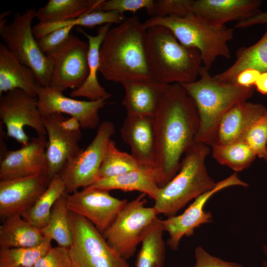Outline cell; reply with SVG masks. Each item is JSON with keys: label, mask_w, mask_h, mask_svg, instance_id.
Masks as SVG:
<instances>
[{"label": "cell", "mask_w": 267, "mask_h": 267, "mask_svg": "<svg viewBox=\"0 0 267 267\" xmlns=\"http://www.w3.org/2000/svg\"><path fill=\"white\" fill-rule=\"evenodd\" d=\"M199 126L193 100L182 85H168L154 117L155 171L160 187L178 173L183 155L195 141Z\"/></svg>", "instance_id": "6da1fadb"}, {"label": "cell", "mask_w": 267, "mask_h": 267, "mask_svg": "<svg viewBox=\"0 0 267 267\" xmlns=\"http://www.w3.org/2000/svg\"><path fill=\"white\" fill-rule=\"evenodd\" d=\"M146 30L133 16L108 30L99 51V72L104 79L122 85L152 79L145 50Z\"/></svg>", "instance_id": "7a4b0ae2"}, {"label": "cell", "mask_w": 267, "mask_h": 267, "mask_svg": "<svg viewBox=\"0 0 267 267\" xmlns=\"http://www.w3.org/2000/svg\"><path fill=\"white\" fill-rule=\"evenodd\" d=\"M145 50L151 78L164 85H181L195 81L202 67L199 51L181 44L168 29H147Z\"/></svg>", "instance_id": "3957f363"}, {"label": "cell", "mask_w": 267, "mask_h": 267, "mask_svg": "<svg viewBox=\"0 0 267 267\" xmlns=\"http://www.w3.org/2000/svg\"><path fill=\"white\" fill-rule=\"evenodd\" d=\"M182 86L193 100L199 115V126L195 141L211 147L215 143L222 117L232 107L251 98L254 88L220 81L203 65L198 79Z\"/></svg>", "instance_id": "277c9868"}, {"label": "cell", "mask_w": 267, "mask_h": 267, "mask_svg": "<svg viewBox=\"0 0 267 267\" xmlns=\"http://www.w3.org/2000/svg\"><path fill=\"white\" fill-rule=\"evenodd\" d=\"M209 146L195 141L183 155L175 177L160 187L154 208L158 214L174 216L190 201L216 184L205 164Z\"/></svg>", "instance_id": "5b68a950"}, {"label": "cell", "mask_w": 267, "mask_h": 267, "mask_svg": "<svg viewBox=\"0 0 267 267\" xmlns=\"http://www.w3.org/2000/svg\"><path fill=\"white\" fill-rule=\"evenodd\" d=\"M143 23L147 29L164 27L181 44L197 49L208 70L218 57H230L228 43L233 38V30L225 25H213L193 13L182 17H151Z\"/></svg>", "instance_id": "8992f818"}, {"label": "cell", "mask_w": 267, "mask_h": 267, "mask_svg": "<svg viewBox=\"0 0 267 267\" xmlns=\"http://www.w3.org/2000/svg\"><path fill=\"white\" fill-rule=\"evenodd\" d=\"M34 8L15 13L13 20H0V36L10 52L22 64L35 73L38 85L50 86L53 72L51 59L40 49L33 32L32 23L36 18Z\"/></svg>", "instance_id": "52a82bcc"}, {"label": "cell", "mask_w": 267, "mask_h": 267, "mask_svg": "<svg viewBox=\"0 0 267 267\" xmlns=\"http://www.w3.org/2000/svg\"><path fill=\"white\" fill-rule=\"evenodd\" d=\"M146 195L141 193L128 202L102 233L109 245L127 260L135 254L148 229L159 215L153 206H145Z\"/></svg>", "instance_id": "ba28073f"}, {"label": "cell", "mask_w": 267, "mask_h": 267, "mask_svg": "<svg viewBox=\"0 0 267 267\" xmlns=\"http://www.w3.org/2000/svg\"><path fill=\"white\" fill-rule=\"evenodd\" d=\"M72 243L69 248L72 267H131L86 218L69 211Z\"/></svg>", "instance_id": "9c48e42d"}, {"label": "cell", "mask_w": 267, "mask_h": 267, "mask_svg": "<svg viewBox=\"0 0 267 267\" xmlns=\"http://www.w3.org/2000/svg\"><path fill=\"white\" fill-rule=\"evenodd\" d=\"M115 133L111 122H103L89 144L67 163L58 174L66 185V193L71 194L80 187H88L98 179L106 146Z\"/></svg>", "instance_id": "30bf717a"}, {"label": "cell", "mask_w": 267, "mask_h": 267, "mask_svg": "<svg viewBox=\"0 0 267 267\" xmlns=\"http://www.w3.org/2000/svg\"><path fill=\"white\" fill-rule=\"evenodd\" d=\"M89 44L71 34L61 46L46 55L52 61L50 87L63 92L80 88L89 74Z\"/></svg>", "instance_id": "8fae6325"}, {"label": "cell", "mask_w": 267, "mask_h": 267, "mask_svg": "<svg viewBox=\"0 0 267 267\" xmlns=\"http://www.w3.org/2000/svg\"><path fill=\"white\" fill-rule=\"evenodd\" d=\"M234 186L248 187V184L234 173L217 182L212 189L196 198L181 214L161 220L164 230L169 236L167 245L171 250L176 251L178 249L179 242L183 236H192L196 228L212 221L211 213L204 210L206 204L217 192Z\"/></svg>", "instance_id": "7c38bea8"}, {"label": "cell", "mask_w": 267, "mask_h": 267, "mask_svg": "<svg viewBox=\"0 0 267 267\" xmlns=\"http://www.w3.org/2000/svg\"><path fill=\"white\" fill-rule=\"evenodd\" d=\"M0 118L5 126L7 136L22 145L28 144L30 140L24 130L25 126L33 128L37 134H46L37 98L21 89L0 95Z\"/></svg>", "instance_id": "4fadbf2b"}, {"label": "cell", "mask_w": 267, "mask_h": 267, "mask_svg": "<svg viewBox=\"0 0 267 267\" xmlns=\"http://www.w3.org/2000/svg\"><path fill=\"white\" fill-rule=\"evenodd\" d=\"M109 191L88 186L67 193L68 210L86 218L102 234L128 202L112 196Z\"/></svg>", "instance_id": "5bb4252c"}, {"label": "cell", "mask_w": 267, "mask_h": 267, "mask_svg": "<svg viewBox=\"0 0 267 267\" xmlns=\"http://www.w3.org/2000/svg\"><path fill=\"white\" fill-rule=\"evenodd\" d=\"M65 118L63 114L54 113L42 116V121L47 135L45 149L47 175L49 179L59 174L69 161L82 150L79 142L82 132H70L62 126Z\"/></svg>", "instance_id": "9a60e30c"}, {"label": "cell", "mask_w": 267, "mask_h": 267, "mask_svg": "<svg viewBox=\"0 0 267 267\" xmlns=\"http://www.w3.org/2000/svg\"><path fill=\"white\" fill-rule=\"evenodd\" d=\"M37 99L42 116L54 113H65L77 118L84 130L98 127L99 111L106 104L104 99L85 101L68 97L50 87L39 86Z\"/></svg>", "instance_id": "2e32d148"}, {"label": "cell", "mask_w": 267, "mask_h": 267, "mask_svg": "<svg viewBox=\"0 0 267 267\" xmlns=\"http://www.w3.org/2000/svg\"><path fill=\"white\" fill-rule=\"evenodd\" d=\"M46 135L37 134L28 144L7 151L0 158V180L47 174Z\"/></svg>", "instance_id": "e0dca14e"}, {"label": "cell", "mask_w": 267, "mask_h": 267, "mask_svg": "<svg viewBox=\"0 0 267 267\" xmlns=\"http://www.w3.org/2000/svg\"><path fill=\"white\" fill-rule=\"evenodd\" d=\"M46 174L0 180V218L4 221L30 208L47 188Z\"/></svg>", "instance_id": "ac0fdd59"}, {"label": "cell", "mask_w": 267, "mask_h": 267, "mask_svg": "<svg viewBox=\"0 0 267 267\" xmlns=\"http://www.w3.org/2000/svg\"><path fill=\"white\" fill-rule=\"evenodd\" d=\"M121 137L131 148V154L140 167L155 170L154 117L127 115L120 130Z\"/></svg>", "instance_id": "d6986e66"}, {"label": "cell", "mask_w": 267, "mask_h": 267, "mask_svg": "<svg viewBox=\"0 0 267 267\" xmlns=\"http://www.w3.org/2000/svg\"><path fill=\"white\" fill-rule=\"evenodd\" d=\"M261 3L260 0H193L192 13L213 25L224 26L258 14Z\"/></svg>", "instance_id": "ffe728a7"}, {"label": "cell", "mask_w": 267, "mask_h": 267, "mask_svg": "<svg viewBox=\"0 0 267 267\" xmlns=\"http://www.w3.org/2000/svg\"><path fill=\"white\" fill-rule=\"evenodd\" d=\"M267 112L262 104L247 101L237 104L221 120L214 145L243 140L251 125Z\"/></svg>", "instance_id": "44dd1931"}, {"label": "cell", "mask_w": 267, "mask_h": 267, "mask_svg": "<svg viewBox=\"0 0 267 267\" xmlns=\"http://www.w3.org/2000/svg\"><path fill=\"white\" fill-rule=\"evenodd\" d=\"M39 86L34 71L20 62L4 43H0V95L18 89L37 98Z\"/></svg>", "instance_id": "7402d4cb"}, {"label": "cell", "mask_w": 267, "mask_h": 267, "mask_svg": "<svg viewBox=\"0 0 267 267\" xmlns=\"http://www.w3.org/2000/svg\"><path fill=\"white\" fill-rule=\"evenodd\" d=\"M122 85L125 94L122 102L127 115L154 117L168 85L151 79L128 82Z\"/></svg>", "instance_id": "603a6c76"}, {"label": "cell", "mask_w": 267, "mask_h": 267, "mask_svg": "<svg viewBox=\"0 0 267 267\" xmlns=\"http://www.w3.org/2000/svg\"><path fill=\"white\" fill-rule=\"evenodd\" d=\"M111 25V24H107L100 26L95 36L90 35L80 27H77V31L84 35L88 40L89 74L80 88L72 90L70 94L71 97H84L89 100L96 101L106 100L111 97V94L107 92L99 84L97 79V73L99 68L100 46Z\"/></svg>", "instance_id": "cb8c5ba5"}, {"label": "cell", "mask_w": 267, "mask_h": 267, "mask_svg": "<svg viewBox=\"0 0 267 267\" xmlns=\"http://www.w3.org/2000/svg\"><path fill=\"white\" fill-rule=\"evenodd\" d=\"M89 186L108 191H137L154 201L160 188L155 170L141 167L117 176L99 179Z\"/></svg>", "instance_id": "d4e9b609"}, {"label": "cell", "mask_w": 267, "mask_h": 267, "mask_svg": "<svg viewBox=\"0 0 267 267\" xmlns=\"http://www.w3.org/2000/svg\"><path fill=\"white\" fill-rule=\"evenodd\" d=\"M103 0H49L36 12L40 23H53L73 20L99 10Z\"/></svg>", "instance_id": "484cf974"}, {"label": "cell", "mask_w": 267, "mask_h": 267, "mask_svg": "<svg viewBox=\"0 0 267 267\" xmlns=\"http://www.w3.org/2000/svg\"><path fill=\"white\" fill-rule=\"evenodd\" d=\"M248 68L256 69L261 73L267 72V30L255 44L238 49L234 62L214 77L220 81L233 83L240 72Z\"/></svg>", "instance_id": "4316f807"}, {"label": "cell", "mask_w": 267, "mask_h": 267, "mask_svg": "<svg viewBox=\"0 0 267 267\" xmlns=\"http://www.w3.org/2000/svg\"><path fill=\"white\" fill-rule=\"evenodd\" d=\"M44 238L41 229L31 225L20 215L6 219L0 226V248L35 247Z\"/></svg>", "instance_id": "83f0119b"}, {"label": "cell", "mask_w": 267, "mask_h": 267, "mask_svg": "<svg viewBox=\"0 0 267 267\" xmlns=\"http://www.w3.org/2000/svg\"><path fill=\"white\" fill-rule=\"evenodd\" d=\"M161 220L157 218L148 229L136 255L134 267H164L166 246Z\"/></svg>", "instance_id": "f1b7e54d"}, {"label": "cell", "mask_w": 267, "mask_h": 267, "mask_svg": "<svg viewBox=\"0 0 267 267\" xmlns=\"http://www.w3.org/2000/svg\"><path fill=\"white\" fill-rule=\"evenodd\" d=\"M66 192V185L59 175H56L35 203L21 216L34 227L42 229L48 223L55 202Z\"/></svg>", "instance_id": "f546056e"}, {"label": "cell", "mask_w": 267, "mask_h": 267, "mask_svg": "<svg viewBox=\"0 0 267 267\" xmlns=\"http://www.w3.org/2000/svg\"><path fill=\"white\" fill-rule=\"evenodd\" d=\"M125 18L124 14L117 11L96 10L71 20L46 24L38 23L33 27V32L35 38L39 39L54 30L64 27L93 28L107 24H119Z\"/></svg>", "instance_id": "4dcf8cb0"}, {"label": "cell", "mask_w": 267, "mask_h": 267, "mask_svg": "<svg viewBox=\"0 0 267 267\" xmlns=\"http://www.w3.org/2000/svg\"><path fill=\"white\" fill-rule=\"evenodd\" d=\"M67 193L54 204L47 224L41 231L44 237L54 240L59 246L69 248L72 243V233L67 205Z\"/></svg>", "instance_id": "1f68e13d"}, {"label": "cell", "mask_w": 267, "mask_h": 267, "mask_svg": "<svg viewBox=\"0 0 267 267\" xmlns=\"http://www.w3.org/2000/svg\"><path fill=\"white\" fill-rule=\"evenodd\" d=\"M213 157L220 164L226 166L235 173L248 168L257 157L243 140L211 146Z\"/></svg>", "instance_id": "d6a6232c"}, {"label": "cell", "mask_w": 267, "mask_h": 267, "mask_svg": "<svg viewBox=\"0 0 267 267\" xmlns=\"http://www.w3.org/2000/svg\"><path fill=\"white\" fill-rule=\"evenodd\" d=\"M140 168L130 154L120 151L110 139L106 146L98 172V179L117 176Z\"/></svg>", "instance_id": "836d02e7"}, {"label": "cell", "mask_w": 267, "mask_h": 267, "mask_svg": "<svg viewBox=\"0 0 267 267\" xmlns=\"http://www.w3.org/2000/svg\"><path fill=\"white\" fill-rule=\"evenodd\" d=\"M51 240L44 237L42 243L32 247L0 248V267H33L52 247Z\"/></svg>", "instance_id": "e575fe53"}, {"label": "cell", "mask_w": 267, "mask_h": 267, "mask_svg": "<svg viewBox=\"0 0 267 267\" xmlns=\"http://www.w3.org/2000/svg\"><path fill=\"white\" fill-rule=\"evenodd\" d=\"M244 141L256 156L265 160L267 157V112L256 120L244 136Z\"/></svg>", "instance_id": "d590c367"}, {"label": "cell", "mask_w": 267, "mask_h": 267, "mask_svg": "<svg viewBox=\"0 0 267 267\" xmlns=\"http://www.w3.org/2000/svg\"><path fill=\"white\" fill-rule=\"evenodd\" d=\"M193 0H154L152 17L185 16L192 13Z\"/></svg>", "instance_id": "8d00e7d4"}, {"label": "cell", "mask_w": 267, "mask_h": 267, "mask_svg": "<svg viewBox=\"0 0 267 267\" xmlns=\"http://www.w3.org/2000/svg\"><path fill=\"white\" fill-rule=\"evenodd\" d=\"M154 0H103L99 10L104 11H115L124 14L126 11L134 13L145 8L147 14L150 15L154 8Z\"/></svg>", "instance_id": "74e56055"}, {"label": "cell", "mask_w": 267, "mask_h": 267, "mask_svg": "<svg viewBox=\"0 0 267 267\" xmlns=\"http://www.w3.org/2000/svg\"><path fill=\"white\" fill-rule=\"evenodd\" d=\"M34 267H72L69 248L51 247L38 260Z\"/></svg>", "instance_id": "f35d334b"}, {"label": "cell", "mask_w": 267, "mask_h": 267, "mask_svg": "<svg viewBox=\"0 0 267 267\" xmlns=\"http://www.w3.org/2000/svg\"><path fill=\"white\" fill-rule=\"evenodd\" d=\"M74 27V26L62 27L37 39L40 49L44 53L46 54L59 47L69 38L71 31Z\"/></svg>", "instance_id": "ab89813d"}, {"label": "cell", "mask_w": 267, "mask_h": 267, "mask_svg": "<svg viewBox=\"0 0 267 267\" xmlns=\"http://www.w3.org/2000/svg\"><path fill=\"white\" fill-rule=\"evenodd\" d=\"M195 263L193 267H244L241 264L228 262L208 253L202 247L195 249Z\"/></svg>", "instance_id": "60d3db41"}, {"label": "cell", "mask_w": 267, "mask_h": 267, "mask_svg": "<svg viewBox=\"0 0 267 267\" xmlns=\"http://www.w3.org/2000/svg\"><path fill=\"white\" fill-rule=\"evenodd\" d=\"M260 74L261 72L256 69H246L237 75L233 83L243 87H254V85Z\"/></svg>", "instance_id": "b9f144b4"}, {"label": "cell", "mask_w": 267, "mask_h": 267, "mask_svg": "<svg viewBox=\"0 0 267 267\" xmlns=\"http://www.w3.org/2000/svg\"><path fill=\"white\" fill-rule=\"evenodd\" d=\"M267 24V11L258 14L245 20L238 21L234 28H245L256 25Z\"/></svg>", "instance_id": "7bdbcfd3"}, {"label": "cell", "mask_w": 267, "mask_h": 267, "mask_svg": "<svg viewBox=\"0 0 267 267\" xmlns=\"http://www.w3.org/2000/svg\"><path fill=\"white\" fill-rule=\"evenodd\" d=\"M254 87L260 93L267 94V72L261 73L257 80Z\"/></svg>", "instance_id": "ee69618b"}, {"label": "cell", "mask_w": 267, "mask_h": 267, "mask_svg": "<svg viewBox=\"0 0 267 267\" xmlns=\"http://www.w3.org/2000/svg\"><path fill=\"white\" fill-rule=\"evenodd\" d=\"M62 127L70 132H77L81 130V125L78 120L73 117L65 118L62 122Z\"/></svg>", "instance_id": "f6af8a7d"}, {"label": "cell", "mask_w": 267, "mask_h": 267, "mask_svg": "<svg viewBox=\"0 0 267 267\" xmlns=\"http://www.w3.org/2000/svg\"><path fill=\"white\" fill-rule=\"evenodd\" d=\"M10 11H5L0 14V20L5 19V18L10 14Z\"/></svg>", "instance_id": "bcb514c9"}, {"label": "cell", "mask_w": 267, "mask_h": 267, "mask_svg": "<svg viewBox=\"0 0 267 267\" xmlns=\"http://www.w3.org/2000/svg\"><path fill=\"white\" fill-rule=\"evenodd\" d=\"M263 250L264 254L266 257V258L267 260V243L265 244L263 247Z\"/></svg>", "instance_id": "7dc6e473"}, {"label": "cell", "mask_w": 267, "mask_h": 267, "mask_svg": "<svg viewBox=\"0 0 267 267\" xmlns=\"http://www.w3.org/2000/svg\"><path fill=\"white\" fill-rule=\"evenodd\" d=\"M263 267H267V261H264L263 262Z\"/></svg>", "instance_id": "c3c4849f"}, {"label": "cell", "mask_w": 267, "mask_h": 267, "mask_svg": "<svg viewBox=\"0 0 267 267\" xmlns=\"http://www.w3.org/2000/svg\"><path fill=\"white\" fill-rule=\"evenodd\" d=\"M265 161L267 163V157Z\"/></svg>", "instance_id": "681fc988"}, {"label": "cell", "mask_w": 267, "mask_h": 267, "mask_svg": "<svg viewBox=\"0 0 267 267\" xmlns=\"http://www.w3.org/2000/svg\"><path fill=\"white\" fill-rule=\"evenodd\" d=\"M188 267V266H186V267Z\"/></svg>", "instance_id": "f907efd6"}, {"label": "cell", "mask_w": 267, "mask_h": 267, "mask_svg": "<svg viewBox=\"0 0 267 267\" xmlns=\"http://www.w3.org/2000/svg\"></svg>", "instance_id": "816d5d0a"}]
</instances>
